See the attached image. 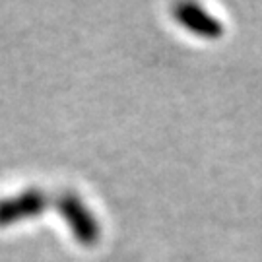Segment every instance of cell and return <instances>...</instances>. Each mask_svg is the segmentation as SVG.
Here are the masks:
<instances>
[{
  "label": "cell",
  "mask_w": 262,
  "mask_h": 262,
  "mask_svg": "<svg viewBox=\"0 0 262 262\" xmlns=\"http://www.w3.org/2000/svg\"><path fill=\"white\" fill-rule=\"evenodd\" d=\"M49 206V198L41 190H26L18 196L0 200V225H12L21 220L43 214Z\"/></svg>",
  "instance_id": "7a4b0ae2"
},
{
  "label": "cell",
  "mask_w": 262,
  "mask_h": 262,
  "mask_svg": "<svg viewBox=\"0 0 262 262\" xmlns=\"http://www.w3.org/2000/svg\"><path fill=\"white\" fill-rule=\"evenodd\" d=\"M56 210L70 225L76 241L82 245H94L99 239V225L95 222L92 212L84 206V202L72 192H64L56 198Z\"/></svg>",
  "instance_id": "6da1fadb"
},
{
  "label": "cell",
  "mask_w": 262,
  "mask_h": 262,
  "mask_svg": "<svg viewBox=\"0 0 262 262\" xmlns=\"http://www.w3.org/2000/svg\"><path fill=\"white\" fill-rule=\"evenodd\" d=\"M175 18L185 28L200 35V37L217 39L224 33L222 24L214 16H210L204 8H200L198 4H179V6H175Z\"/></svg>",
  "instance_id": "3957f363"
}]
</instances>
